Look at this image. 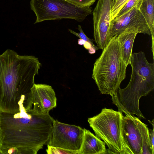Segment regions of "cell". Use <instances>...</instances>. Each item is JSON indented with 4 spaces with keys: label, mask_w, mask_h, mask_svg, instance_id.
Masks as SVG:
<instances>
[{
    "label": "cell",
    "mask_w": 154,
    "mask_h": 154,
    "mask_svg": "<svg viewBox=\"0 0 154 154\" xmlns=\"http://www.w3.org/2000/svg\"><path fill=\"white\" fill-rule=\"evenodd\" d=\"M54 119L49 114L26 110L0 112V154H36L49 140Z\"/></svg>",
    "instance_id": "obj_1"
},
{
    "label": "cell",
    "mask_w": 154,
    "mask_h": 154,
    "mask_svg": "<svg viewBox=\"0 0 154 154\" xmlns=\"http://www.w3.org/2000/svg\"><path fill=\"white\" fill-rule=\"evenodd\" d=\"M42 64L31 55L7 49L0 55V112L14 114L31 102V89Z\"/></svg>",
    "instance_id": "obj_2"
},
{
    "label": "cell",
    "mask_w": 154,
    "mask_h": 154,
    "mask_svg": "<svg viewBox=\"0 0 154 154\" xmlns=\"http://www.w3.org/2000/svg\"><path fill=\"white\" fill-rule=\"evenodd\" d=\"M130 65V79L124 88L118 89L117 95L112 97V103L118 111L126 116L136 115L139 119L146 118L139 107L141 97L146 96L154 89V63L147 60L143 51L132 54Z\"/></svg>",
    "instance_id": "obj_3"
},
{
    "label": "cell",
    "mask_w": 154,
    "mask_h": 154,
    "mask_svg": "<svg viewBox=\"0 0 154 154\" xmlns=\"http://www.w3.org/2000/svg\"><path fill=\"white\" fill-rule=\"evenodd\" d=\"M127 66L122 57L116 35L112 37L94 63L92 77L102 94L117 95L126 77Z\"/></svg>",
    "instance_id": "obj_4"
},
{
    "label": "cell",
    "mask_w": 154,
    "mask_h": 154,
    "mask_svg": "<svg viewBox=\"0 0 154 154\" xmlns=\"http://www.w3.org/2000/svg\"><path fill=\"white\" fill-rule=\"evenodd\" d=\"M122 113L112 109H103L98 114L88 121L96 136L108 147L107 153L128 154L121 134Z\"/></svg>",
    "instance_id": "obj_5"
},
{
    "label": "cell",
    "mask_w": 154,
    "mask_h": 154,
    "mask_svg": "<svg viewBox=\"0 0 154 154\" xmlns=\"http://www.w3.org/2000/svg\"><path fill=\"white\" fill-rule=\"evenodd\" d=\"M30 5L36 16L34 24L62 19L81 22L92 13L90 7H80L66 0H31Z\"/></svg>",
    "instance_id": "obj_6"
},
{
    "label": "cell",
    "mask_w": 154,
    "mask_h": 154,
    "mask_svg": "<svg viewBox=\"0 0 154 154\" xmlns=\"http://www.w3.org/2000/svg\"><path fill=\"white\" fill-rule=\"evenodd\" d=\"M84 133V129L79 126L54 120L47 145L79 152Z\"/></svg>",
    "instance_id": "obj_7"
},
{
    "label": "cell",
    "mask_w": 154,
    "mask_h": 154,
    "mask_svg": "<svg viewBox=\"0 0 154 154\" xmlns=\"http://www.w3.org/2000/svg\"><path fill=\"white\" fill-rule=\"evenodd\" d=\"M113 0H98L93 12L94 40L103 50L111 38L110 29Z\"/></svg>",
    "instance_id": "obj_8"
},
{
    "label": "cell",
    "mask_w": 154,
    "mask_h": 154,
    "mask_svg": "<svg viewBox=\"0 0 154 154\" xmlns=\"http://www.w3.org/2000/svg\"><path fill=\"white\" fill-rule=\"evenodd\" d=\"M133 32L151 35L149 28L139 10L134 7L123 15L111 20V38L123 33Z\"/></svg>",
    "instance_id": "obj_9"
},
{
    "label": "cell",
    "mask_w": 154,
    "mask_h": 154,
    "mask_svg": "<svg viewBox=\"0 0 154 154\" xmlns=\"http://www.w3.org/2000/svg\"><path fill=\"white\" fill-rule=\"evenodd\" d=\"M57 101L54 90L50 85L35 84L31 89L30 109L37 113L49 114L57 106Z\"/></svg>",
    "instance_id": "obj_10"
},
{
    "label": "cell",
    "mask_w": 154,
    "mask_h": 154,
    "mask_svg": "<svg viewBox=\"0 0 154 154\" xmlns=\"http://www.w3.org/2000/svg\"><path fill=\"white\" fill-rule=\"evenodd\" d=\"M121 134L128 154H142V141L134 116H122Z\"/></svg>",
    "instance_id": "obj_11"
},
{
    "label": "cell",
    "mask_w": 154,
    "mask_h": 154,
    "mask_svg": "<svg viewBox=\"0 0 154 154\" xmlns=\"http://www.w3.org/2000/svg\"><path fill=\"white\" fill-rule=\"evenodd\" d=\"M84 133L79 154H106L105 142L89 130L84 128Z\"/></svg>",
    "instance_id": "obj_12"
},
{
    "label": "cell",
    "mask_w": 154,
    "mask_h": 154,
    "mask_svg": "<svg viewBox=\"0 0 154 154\" xmlns=\"http://www.w3.org/2000/svg\"><path fill=\"white\" fill-rule=\"evenodd\" d=\"M137 34L136 32H125L117 36L122 60L127 67L131 63L133 44Z\"/></svg>",
    "instance_id": "obj_13"
},
{
    "label": "cell",
    "mask_w": 154,
    "mask_h": 154,
    "mask_svg": "<svg viewBox=\"0 0 154 154\" xmlns=\"http://www.w3.org/2000/svg\"><path fill=\"white\" fill-rule=\"evenodd\" d=\"M139 10L146 20L151 32L152 45L154 38V0H142Z\"/></svg>",
    "instance_id": "obj_14"
},
{
    "label": "cell",
    "mask_w": 154,
    "mask_h": 154,
    "mask_svg": "<svg viewBox=\"0 0 154 154\" xmlns=\"http://www.w3.org/2000/svg\"><path fill=\"white\" fill-rule=\"evenodd\" d=\"M134 119L140 131L142 141V154H154V149L152 147L150 141L147 125L142 122L134 116Z\"/></svg>",
    "instance_id": "obj_15"
},
{
    "label": "cell",
    "mask_w": 154,
    "mask_h": 154,
    "mask_svg": "<svg viewBox=\"0 0 154 154\" xmlns=\"http://www.w3.org/2000/svg\"><path fill=\"white\" fill-rule=\"evenodd\" d=\"M142 2V0H128L119 11L116 17L123 15L134 7L137 8L139 10Z\"/></svg>",
    "instance_id": "obj_16"
},
{
    "label": "cell",
    "mask_w": 154,
    "mask_h": 154,
    "mask_svg": "<svg viewBox=\"0 0 154 154\" xmlns=\"http://www.w3.org/2000/svg\"><path fill=\"white\" fill-rule=\"evenodd\" d=\"M46 151L48 154H79L78 151L68 150L48 145Z\"/></svg>",
    "instance_id": "obj_17"
},
{
    "label": "cell",
    "mask_w": 154,
    "mask_h": 154,
    "mask_svg": "<svg viewBox=\"0 0 154 154\" xmlns=\"http://www.w3.org/2000/svg\"><path fill=\"white\" fill-rule=\"evenodd\" d=\"M128 0H118L112 4L111 14V20L116 16L119 11L123 7Z\"/></svg>",
    "instance_id": "obj_18"
},
{
    "label": "cell",
    "mask_w": 154,
    "mask_h": 154,
    "mask_svg": "<svg viewBox=\"0 0 154 154\" xmlns=\"http://www.w3.org/2000/svg\"><path fill=\"white\" fill-rule=\"evenodd\" d=\"M78 29L79 31V32L78 33L75 32L71 29H69V30L70 33L75 35L80 38L84 40L85 42H87L90 43L93 47L96 50L99 49L97 46H96L94 45L92 40L89 38L85 35L80 25H78Z\"/></svg>",
    "instance_id": "obj_19"
},
{
    "label": "cell",
    "mask_w": 154,
    "mask_h": 154,
    "mask_svg": "<svg viewBox=\"0 0 154 154\" xmlns=\"http://www.w3.org/2000/svg\"><path fill=\"white\" fill-rule=\"evenodd\" d=\"M96 0H68L73 4L81 7H90Z\"/></svg>",
    "instance_id": "obj_20"
},
{
    "label": "cell",
    "mask_w": 154,
    "mask_h": 154,
    "mask_svg": "<svg viewBox=\"0 0 154 154\" xmlns=\"http://www.w3.org/2000/svg\"><path fill=\"white\" fill-rule=\"evenodd\" d=\"M150 124L152 125V129L148 128L149 134L151 145L154 149V122H152Z\"/></svg>",
    "instance_id": "obj_21"
},
{
    "label": "cell",
    "mask_w": 154,
    "mask_h": 154,
    "mask_svg": "<svg viewBox=\"0 0 154 154\" xmlns=\"http://www.w3.org/2000/svg\"><path fill=\"white\" fill-rule=\"evenodd\" d=\"M85 42L82 39L80 38L78 39V44L79 45H84Z\"/></svg>",
    "instance_id": "obj_22"
},
{
    "label": "cell",
    "mask_w": 154,
    "mask_h": 154,
    "mask_svg": "<svg viewBox=\"0 0 154 154\" xmlns=\"http://www.w3.org/2000/svg\"><path fill=\"white\" fill-rule=\"evenodd\" d=\"M118 0H113V1H112V3H114V2H116V1H117Z\"/></svg>",
    "instance_id": "obj_23"
},
{
    "label": "cell",
    "mask_w": 154,
    "mask_h": 154,
    "mask_svg": "<svg viewBox=\"0 0 154 154\" xmlns=\"http://www.w3.org/2000/svg\"></svg>",
    "instance_id": "obj_24"
}]
</instances>
